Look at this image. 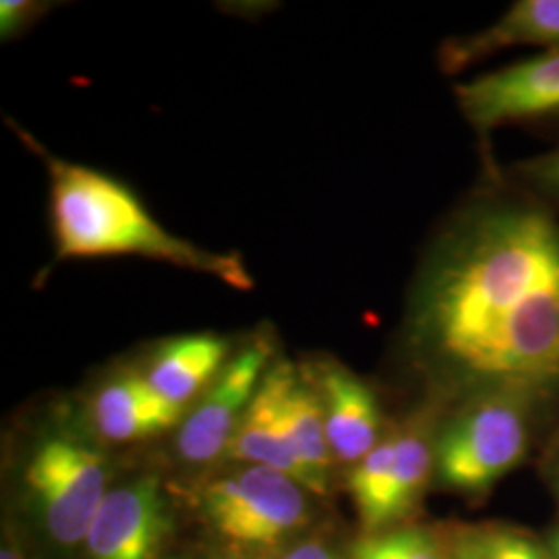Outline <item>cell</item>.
Wrapping results in <instances>:
<instances>
[{
  "label": "cell",
  "instance_id": "obj_1",
  "mask_svg": "<svg viewBox=\"0 0 559 559\" xmlns=\"http://www.w3.org/2000/svg\"><path fill=\"white\" fill-rule=\"evenodd\" d=\"M404 330L415 355L471 396L558 392V216L524 200L462 210L423 260Z\"/></svg>",
  "mask_w": 559,
  "mask_h": 559
},
{
  "label": "cell",
  "instance_id": "obj_2",
  "mask_svg": "<svg viewBox=\"0 0 559 559\" xmlns=\"http://www.w3.org/2000/svg\"><path fill=\"white\" fill-rule=\"evenodd\" d=\"M50 175V216L57 260L138 255L195 270L251 290L239 255L214 253L168 233L120 180L40 152Z\"/></svg>",
  "mask_w": 559,
  "mask_h": 559
},
{
  "label": "cell",
  "instance_id": "obj_3",
  "mask_svg": "<svg viewBox=\"0 0 559 559\" xmlns=\"http://www.w3.org/2000/svg\"><path fill=\"white\" fill-rule=\"evenodd\" d=\"M537 402L510 392L471 396L433 440L436 475L464 496H483L526 459Z\"/></svg>",
  "mask_w": 559,
  "mask_h": 559
},
{
  "label": "cell",
  "instance_id": "obj_4",
  "mask_svg": "<svg viewBox=\"0 0 559 559\" xmlns=\"http://www.w3.org/2000/svg\"><path fill=\"white\" fill-rule=\"evenodd\" d=\"M305 487L274 468L249 464L201 491L207 524L221 539L249 551L274 549L307 524Z\"/></svg>",
  "mask_w": 559,
  "mask_h": 559
},
{
  "label": "cell",
  "instance_id": "obj_5",
  "mask_svg": "<svg viewBox=\"0 0 559 559\" xmlns=\"http://www.w3.org/2000/svg\"><path fill=\"white\" fill-rule=\"evenodd\" d=\"M100 450L73 436H50L25 464V485L40 508L50 537L60 545L85 543L108 489Z\"/></svg>",
  "mask_w": 559,
  "mask_h": 559
},
{
  "label": "cell",
  "instance_id": "obj_6",
  "mask_svg": "<svg viewBox=\"0 0 559 559\" xmlns=\"http://www.w3.org/2000/svg\"><path fill=\"white\" fill-rule=\"evenodd\" d=\"M272 355L270 338L258 336L230 357L221 376L180 423L177 438L180 459L189 464H207L228 452L245 411L272 367Z\"/></svg>",
  "mask_w": 559,
  "mask_h": 559
},
{
  "label": "cell",
  "instance_id": "obj_7",
  "mask_svg": "<svg viewBox=\"0 0 559 559\" xmlns=\"http://www.w3.org/2000/svg\"><path fill=\"white\" fill-rule=\"evenodd\" d=\"M454 94L462 117L479 133L559 112V50L459 83Z\"/></svg>",
  "mask_w": 559,
  "mask_h": 559
},
{
  "label": "cell",
  "instance_id": "obj_8",
  "mask_svg": "<svg viewBox=\"0 0 559 559\" xmlns=\"http://www.w3.org/2000/svg\"><path fill=\"white\" fill-rule=\"evenodd\" d=\"M170 531L156 477L124 483L106 493L85 537L90 559H158Z\"/></svg>",
  "mask_w": 559,
  "mask_h": 559
},
{
  "label": "cell",
  "instance_id": "obj_9",
  "mask_svg": "<svg viewBox=\"0 0 559 559\" xmlns=\"http://www.w3.org/2000/svg\"><path fill=\"white\" fill-rule=\"evenodd\" d=\"M316 383L323 402L328 441L334 460L357 464L383 438V420L376 392L340 362L321 365Z\"/></svg>",
  "mask_w": 559,
  "mask_h": 559
},
{
  "label": "cell",
  "instance_id": "obj_10",
  "mask_svg": "<svg viewBox=\"0 0 559 559\" xmlns=\"http://www.w3.org/2000/svg\"><path fill=\"white\" fill-rule=\"evenodd\" d=\"M185 408L168 402L143 373L124 371L106 381L92 404V420L102 440H147L177 427Z\"/></svg>",
  "mask_w": 559,
  "mask_h": 559
},
{
  "label": "cell",
  "instance_id": "obj_11",
  "mask_svg": "<svg viewBox=\"0 0 559 559\" xmlns=\"http://www.w3.org/2000/svg\"><path fill=\"white\" fill-rule=\"evenodd\" d=\"M516 46L559 50V0H519L500 20L479 32L445 41L440 64L445 73H459L496 52Z\"/></svg>",
  "mask_w": 559,
  "mask_h": 559
},
{
  "label": "cell",
  "instance_id": "obj_12",
  "mask_svg": "<svg viewBox=\"0 0 559 559\" xmlns=\"http://www.w3.org/2000/svg\"><path fill=\"white\" fill-rule=\"evenodd\" d=\"M228 456L240 462L274 468L282 475L297 480L316 496L328 493V489L321 487L318 479L309 473V468L300 462L299 454L295 452L280 417L278 400L267 373L261 381L255 399L240 419L239 427L228 445Z\"/></svg>",
  "mask_w": 559,
  "mask_h": 559
},
{
  "label": "cell",
  "instance_id": "obj_13",
  "mask_svg": "<svg viewBox=\"0 0 559 559\" xmlns=\"http://www.w3.org/2000/svg\"><path fill=\"white\" fill-rule=\"evenodd\" d=\"M230 357L228 340L216 334H189L162 342L143 376L164 399L187 411V404L200 399Z\"/></svg>",
  "mask_w": 559,
  "mask_h": 559
},
{
  "label": "cell",
  "instance_id": "obj_14",
  "mask_svg": "<svg viewBox=\"0 0 559 559\" xmlns=\"http://www.w3.org/2000/svg\"><path fill=\"white\" fill-rule=\"evenodd\" d=\"M267 378L278 400L280 417L300 462L328 489L334 454L328 441L325 413L318 383L297 371L290 362H276L270 367Z\"/></svg>",
  "mask_w": 559,
  "mask_h": 559
},
{
  "label": "cell",
  "instance_id": "obj_15",
  "mask_svg": "<svg viewBox=\"0 0 559 559\" xmlns=\"http://www.w3.org/2000/svg\"><path fill=\"white\" fill-rule=\"evenodd\" d=\"M433 440L423 425L394 431V459L383 500L381 526L406 516L419 501L429 477L436 473Z\"/></svg>",
  "mask_w": 559,
  "mask_h": 559
},
{
  "label": "cell",
  "instance_id": "obj_16",
  "mask_svg": "<svg viewBox=\"0 0 559 559\" xmlns=\"http://www.w3.org/2000/svg\"><path fill=\"white\" fill-rule=\"evenodd\" d=\"M475 545L479 549L480 559H554L549 549L512 528L485 531L475 539Z\"/></svg>",
  "mask_w": 559,
  "mask_h": 559
},
{
  "label": "cell",
  "instance_id": "obj_17",
  "mask_svg": "<svg viewBox=\"0 0 559 559\" xmlns=\"http://www.w3.org/2000/svg\"><path fill=\"white\" fill-rule=\"evenodd\" d=\"M371 543L385 559H441L438 545L420 531H396L371 537Z\"/></svg>",
  "mask_w": 559,
  "mask_h": 559
},
{
  "label": "cell",
  "instance_id": "obj_18",
  "mask_svg": "<svg viewBox=\"0 0 559 559\" xmlns=\"http://www.w3.org/2000/svg\"><path fill=\"white\" fill-rule=\"evenodd\" d=\"M40 15V4L29 0H2L0 2V34L2 40L17 36Z\"/></svg>",
  "mask_w": 559,
  "mask_h": 559
},
{
  "label": "cell",
  "instance_id": "obj_19",
  "mask_svg": "<svg viewBox=\"0 0 559 559\" xmlns=\"http://www.w3.org/2000/svg\"><path fill=\"white\" fill-rule=\"evenodd\" d=\"M524 177L545 195L559 200V147L524 164Z\"/></svg>",
  "mask_w": 559,
  "mask_h": 559
},
{
  "label": "cell",
  "instance_id": "obj_20",
  "mask_svg": "<svg viewBox=\"0 0 559 559\" xmlns=\"http://www.w3.org/2000/svg\"><path fill=\"white\" fill-rule=\"evenodd\" d=\"M286 559H338L332 549L320 543H307L297 547Z\"/></svg>",
  "mask_w": 559,
  "mask_h": 559
},
{
  "label": "cell",
  "instance_id": "obj_21",
  "mask_svg": "<svg viewBox=\"0 0 559 559\" xmlns=\"http://www.w3.org/2000/svg\"><path fill=\"white\" fill-rule=\"evenodd\" d=\"M355 559H385L381 558L380 551L373 547L371 539H365L355 547Z\"/></svg>",
  "mask_w": 559,
  "mask_h": 559
},
{
  "label": "cell",
  "instance_id": "obj_22",
  "mask_svg": "<svg viewBox=\"0 0 559 559\" xmlns=\"http://www.w3.org/2000/svg\"><path fill=\"white\" fill-rule=\"evenodd\" d=\"M452 559H480L479 549H477V545H475V539L462 543L459 549L454 551Z\"/></svg>",
  "mask_w": 559,
  "mask_h": 559
},
{
  "label": "cell",
  "instance_id": "obj_23",
  "mask_svg": "<svg viewBox=\"0 0 559 559\" xmlns=\"http://www.w3.org/2000/svg\"><path fill=\"white\" fill-rule=\"evenodd\" d=\"M0 559H25L23 551L17 547L15 539L2 540V549H0Z\"/></svg>",
  "mask_w": 559,
  "mask_h": 559
},
{
  "label": "cell",
  "instance_id": "obj_24",
  "mask_svg": "<svg viewBox=\"0 0 559 559\" xmlns=\"http://www.w3.org/2000/svg\"><path fill=\"white\" fill-rule=\"evenodd\" d=\"M554 479H556L559 491V443L558 448H556V452H554Z\"/></svg>",
  "mask_w": 559,
  "mask_h": 559
},
{
  "label": "cell",
  "instance_id": "obj_25",
  "mask_svg": "<svg viewBox=\"0 0 559 559\" xmlns=\"http://www.w3.org/2000/svg\"><path fill=\"white\" fill-rule=\"evenodd\" d=\"M549 551H551V556L554 559H559V531L554 535V539H551V545H549Z\"/></svg>",
  "mask_w": 559,
  "mask_h": 559
}]
</instances>
